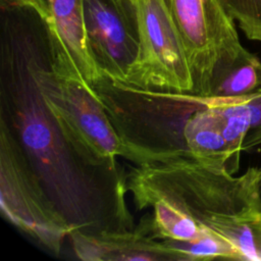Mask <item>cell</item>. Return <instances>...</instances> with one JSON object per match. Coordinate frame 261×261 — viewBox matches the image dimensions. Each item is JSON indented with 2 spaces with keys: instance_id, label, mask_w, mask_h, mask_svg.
I'll return each instance as SVG.
<instances>
[{
  "instance_id": "cell-5",
  "label": "cell",
  "mask_w": 261,
  "mask_h": 261,
  "mask_svg": "<svg viewBox=\"0 0 261 261\" xmlns=\"http://www.w3.org/2000/svg\"><path fill=\"white\" fill-rule=\"evenodd\" d=\"M182 42L191 94L208 96L212 85L245 48L236 21L219 0H164Z\"/></svg>"
},
{
  "instance_id": "cell-12",
  "label": "cell",
  "mask_w": 261,
  "mask_h": 261,
  "mask_svg": "<svg viewBox=\"0 0 261 261\" xmlns=\"http://www.w3.org/2000/svg\"><path fill=\"white\" fill-rule=\"evenodd\" d=\"M170 261L212 259L242 260L239 250L225 238L210 231L196 240H160Z\"/></svg>"
},
{
  "instance_id": "cell-11",
  "label": "cell",
  "mask_w": 261,
  "mask_h": 261,
  "mask_svg": "<svg viewBox=\"0 0 261 261\" xmlns=\"http://www.w3.org/2000/svg\"><path fill=\"white\" fill-rule=\"evenodd\" d=\"M261 88V60L246 48L214 81L208 96L241 98Z\"/></svg>"
},
{
  "instance_id": "cell-7",
  "label": "cell",
  "mask_w": 261,
  "mask_h": 261,
  "mask_svg": "<svg viewBox=\"0 0 261 261\" xmlns=\"http://www.w3.org/2000/svg\"><path fill=\"white\" fill-rule=\"evenodd\" d=\"M89 51L102 72L125 81L141 48L137 0H83Z\"/></svg>"
},
{
  "instance_id": "cell-16",
  "label": "cell",
  "mask_w": 261,
  "mask_h": 261,
  "mask_svg": "<svg viewBox=\"0 0 261 261\" xmlns=\"http://www.w3.org/2000/svg\"><path fill=\"white\" fill-rule=\"evenodd\" d=\"M6 2H10L13 4H17V5H22V6H29L32 7L34 9H36L47 21L50 18L47 6L44 2V0H3Z\"/></svg>"
},
{
  "instance_id": "cell-9",
  "label": "cell",
  "mask_w": 261,
  "mask_h": 261,
  "mask_svg": "<svg viewBox=\"0 0 261 261\" xmlns=\"http://www.w3.org/2000/svg\"><path fill=\"white\" fill-rule=\"evenodd\" d=\"M44 2L50 15L48 20L50 28L64 52L92 87L102 75V71L87 45L83 0H44Z\"/></svg>"
},
{
  "instance_id": "cell-2",
  "label": "cell",
  "mask_w": 261,
  "mask_h": 261,
  "mask_svg": "<svg viewBox=\"0 0 261 261\" xmlns=\"http://www.w3.org/2000/svg\"><path fill=\"white\" fill-rule=\"evenodd\" d=\"M137 211L152 208L156 239L196 240L225 219L261 216L258 166L233 176L193 155L135 164L125 175Z\"/></svg>"
},
{
  "instance_id": "cell-1",
  "label": "cell",
  "mask_w": 261,
  "mask_h": 261,
  "mask_svg": "<svg viewBox=\"0 0 261 261\" xmlns=\"http://www.w3.org/2000/svg\"><path fill=\"white\" fill-rule=\"evenodd\" d=\"M33 11L0 1V120L73 229L90 233L132 229L133 217L125 205L126 171L87 164L37 87L30 59Z\"/></svg>"
},
{
  "instance_id": "cell-15",
  "label": "cell",
  "mask_w": 261,
  "mask_h": 261,
  "mask_svg": "<svg viewBox=\"0 0 261 261\" xmlns=\"http://www.w3.org/2000/svg\"><path fill=\"white\" fill-rule=\"evenodd\" d=\"M234 99L249 120V130L243 144V151H251L261 146V88L250 95Z\"/></svg>"
},
{
  "instance_id": "cell-13",
  "label": "cell",
  "mask_w": 261,
  "mask_h": 261,
  "mask_svg": "<svg viewBox=\"0 0 261 261\" xmlns=\"http://www.w3.org/2000/svg\"><path fill=\"white\" fill-rule=\"evenodd\" d=\"M218 233L239 250L242 260L261 261V216L229 219L220 226Z\"/></svg>"
},
{
  "instance_id": "cell-3",
  "label": "cell",
  "mask_w": 261,
  "mask_h": 261,
  "mask_svg": "<svg viewBox=\"0 0 261 261\" xmlns=\"http://www.w3.org/2000/svg\"><path fill=\"white\" fill-rule=\"evenodd\" d=\"M134 164L193 155L185 130L206 96L137 87L105 72L92 85Z\"/></svg>"
},
{
  "instance_id": "cell-14",
  "label": "cell",
  "mask_w": 261,
  "mask_h": 261,
  "mask_svg": "<svg viewBox=\"0 0 261 261\" xmlns=\"http://www.w3.org/2000/svg\"><path fill=\"white\" fill-rule=\"evenodd\" d=\"M247 39L261 42V0H219Z\"/></svg>"
},
{
  "instance_id": "cell-4",
  "label": "cell",
  "mask_w": 261,
  "mask_h": 261,
  "mask_svg": "<svg viewBox=\"0 0 261 261\" xmlns=\"http://www.w3.org/2000/svg\"><path fill=\"white\" fill-rule=\"evenodd\" d=\"M0 208L2 215L58 256L73 230L43 188L6 123L0 120Z\"/></svg>"
},
{
  "instance_id": "cell-17",
  "label": "cell",
  "mask_w": 261,
  "mask_h": 261,
  "mask_svg": "<svg viewBox=\"0 0 261 261\" xmlns=\"http://www.w3.org/2000/svg\"><path fill=\"white\" fill-rule=\"evenodd\" d=\"M258 188H259V193L261 198V165L258 166Z\"/></svg>"
},
{
  "instance_id": "cell-10",
  "label": "cell",
  "mask_w": 261,
  "mask_h": 261,
  "mask_svg": "<svg viewBox=\"0 0 261 261\" xmlns=\"http://www.w3.org/2000/svg\"><path fill=\"white\" fill-rule=\"evenodd\" d=\"M185 136L190 152L198 161L226 168L232 174L239 170L240 163L233 158L223 137L220 118L209 100L206 107L195 112L189 119Z\"/></svg>"
},
{
  "instance_id": "cell-6",
  "label": "cell",
  "mask_w": 261,
  "mask_h": 261,
  "mask_svg": "<svg viewBox=\"0 0 261 261\" xmlns=\"http://www.w3.org/2000/svg\"><path fill=\"white\" fill-rule=\"evenodd\" d=\"M137 4L141 48L125 81L144 89L191 94L185 49L164 0H137Z\"/></svg>"
},
{
  "instance_id": "cell-8",
  "label": "cell",
  "mask_w": 261,
  "mask_h": 261,
  "mask_svg": "<svg viewBox=\"0 0 261 261\" xmlns=\"http://www.w3.org/2000/svg\"><path fill=\"white\" fill-rule=\"evenodd\" d=\"M68 238L74 254L84 261H170L161 241L152 234L151 213L132 229L95 233L73 229Z\"/></svg>"
}]
</instances>
